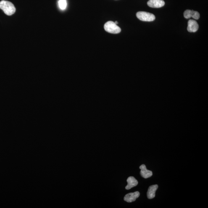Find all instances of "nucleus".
<instances>
[{
	"mask_svg": "<svg viewBox=\"0 0 208 208\" xmlns=\"http://www.w3.org/2000/svg\"><path fill=\"white\" fill-rule=\"evenodd\" d=\"M0 9L2 10L4 13L8 16H11L16 12V8L10 2L2 1L0 2Z\"/></svg>",
	"mask_w": 208,
	"mask_h": 208,
	"instance_id": "obj_1",
	"label": "nucleus"
},
{
	"mask_svg": "<svg viewBox=\"0 0 208 208\" xmlns=\"http://www.w3.org/2000/svg\"><path fill=\"white\" fill-rule=\"evenodd\" d=\"M104 28L105 30L108 33L114 34L120 33L121 31V29L120 27L112 21L106 22L104 25Z\"/></svg>",
	"mask_w": 208,
	"mask_h": 208,
	"instance_id": "obj_2",
	"label": "nucleus"
},
{
	"mask_svg": "<svg viewBox=\"0 0 208 208\" xmlns=\"http://www.w3.org/2000/svg\"><path fill=\"white\" fill-rule=\"evenodd\" d=\"M136 16L139 19L143 21H153L155 19V17L154 14L143 11L138 12Z\"/></svg>",
	"mask_w": 208,
	"mask_h": 208,
	"instance_id": "obj_3",
	"label": "nucleus"
},
{
	"mask_svg": "<svg viewBox=\"0 0 208 208\" xmlns=\"http://www.w3.org/2000/svg\"><path fill=\"white\" fill-rule=\"evenodd\" d=\"M139 192L136 191L133 193H128L125 196L124 200L127 202L131 203L136 201L140 196Z\"/></svg>",
	"mask_w": 208,
	"mask_h": 208,
	"instance_id": "obj_4",
	"label": "nucleus"
},
{
	"mask_svg": "<svg viewBox=\"0 0 208 208\" xmlns=\"http://www.w3.org/2000/svg\"><path fill=\"white\" fill-rule=\"evenodd\" d=\"M199 25L196 21L191 19L188 22L187 30L191 33H195L199 29Z\"/></svg>",
	"mask_w": 208,
	"mask_h": 208,
	"instance_id": "obj_5",
	"label": "nucleus"
},
{
	"mask_svg": "<svg viewBox=\"0 0 208 208\" xmlns=\"http://www.w3.org/2000/svg\"><path fill=\"white\" fill-rule=\"evenodd\" d=\"M165 3L164 0H149L147 4L150 7L152 8H160L165 5Z\"/></svg>",
	"mask_w": 208,
	"mask_h": 208,
	"instance_id": "obj_6",
	"label": "nucleus"
},
{
	"mask_svg": "<svg viewBox=\"0 0 208 208\" xmlns=\"http://www.w3.org/2000/svg\"><path fill=\"white\" fill-rule=\"evenodd\" d=\"M183 14L184 16L186 19H189L192 17L195 19H198L200 17L199 12L190 10H187L184 12Z\"/></svg>",
	"mask_w": 208,
	"mask_h": 208,
	"instance_id": "obj_7",
	"label": "nucleus"
},
{
	"mask_svg": "<svg viewBox=\"0 0 208 208\" xmlns=\"http://www.w3.org/2000/svg\"><path fill=\"white\" fill-rule=\"evenodd\" d=\"M140 169H141L140 174L143 178H147L152 176L153 175L152 172L151 171L147 170L146 168V166L144 164H143V165L140 166Z\"/></svg>",
	"mask_w": 208,
	"mask_h": 208,
	"instance_id": "obj_8",
	"label": "nucleus"
},
{
	"mask_svg": "<svg viewBox=\"0 0 208 208\" xmlns=\"http://www.w3.org/2000/svg\"><path fill=\"white\" fill-rule=\"evenodd\" d=\"M158 188L157 185H152L149 187L147 193V196L148 199H152L155 197L156 191Z\"/></svg>",
	"mask_w": 208,
	"mask_h": 208,
	"instance_id": "obj_9",
	"label": "nucleus"
},
{
	"mask_svg": "<svg viewBox=\"0 0 208 208\" xmlns=\"http://www.w3.org/2000/svg\"><path fill=\"white\" fill-rule=\"evenodd\" d=\"M128 185L126 187L127 190H130L131 188L137 186L138 184V182L133 177H130L127 180Z\"/></svg>",
	"mask_w": 208,
	"mask_h": 208,
	"instance_id": "obj_10",
	"label": "nucleus"
},
{
	"mask_svg": "<svg viewBox=\"0 0 208 208\" xmlns=\"http://www.w3.org/2000/svg\"><path fill=\"white\" fill-rule=\"evenodd\" d=\"M58 5L60 9L64 10L67 8V0H59Z\"/></svg>",
	"mask_w": 208,
	"mask_h": 208,
	"instance_id": "obj_11",
	"label": "nucleus"
},
{
	"mask_svg": "<svg viewBox=\"0 0 208 208\" xmlns=\"http://www.w3.org/2000/svg\"><path fill=\"white\" fill-rule=\"evenodd\" d=\"M114 23H115L116 24V25H117V24H118V22L117 21H115V22H114Z\"/></svg>",
	"mask_w": 208,
	"mask_h": 208,
	"instance_id": "obj_12",
	"label": "nucleus"
}]
</instances>
